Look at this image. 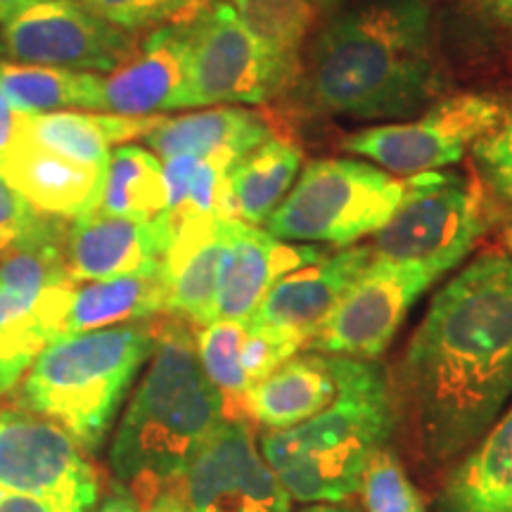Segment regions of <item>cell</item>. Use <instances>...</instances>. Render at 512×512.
I'll return each instance as SVG.
<instances>
[{
    "instance_id": "6da1fadb",
    "label": "cell",
    "mask_w": 512,
    "mask_h": 512,
    "mask_svg": "<svg viewBox=\"0 0 512 512\" xmlns=\"http://www.w3.org/2000/svg\"><path fill=\"white\" fill-rule=\"evenodd\" d=\"M399 411L427 465H448L512 399V256L486 249L434 294L396 377Z\"/></svg>"
},
{
    "instance_id": "7a4b0ae2",
    "label": "cell",
    "mask_w": 512,
    "mask_h": 512,
    "mask_svg": "<svg viewBox=\"0 0 512 512\" xmlns=\"http://www.w3.org/2000/svg\"><path fill=\"white\" fill-rule=\"evenodd\" d=\"M427 0H375L320 31L304 76L313 110L349 119H399L439 91Z\"/></svg>"
},
{
    "instance_id": "3957f363",
    "label": "cell",
    "mask_w": 512,
    "mask_h": 512,
    "mask_svg": "<svg viewBox=\"0 0 512 512\" xmlns=\"http://www.w3.org/2000/svg\"><path fill=\"white\" fill-rule=\"evenodd\" d=\"M155 349L150 368L121 415L110 448L117 482L150 503L178 486L200 448L226 420L221 394L204 375L197 337L188 320H152Z\"/></svg>"
},
{
    "instance_id": "277c9868",
    "label": "cell",
    "mask_w": 512,
    "mask_h": 512,
    "mask_svg": "<svg viewBox=\"0 0 512 512\" xmlns=\"http://www.w3.org/2000/svg\"><path fill=\"white\" fill-rule=\"evenodd\" d=\"M328 358L337 382L335 399L302 425L268 432L259 446L299 503H342L354 496L373 453L387 446L394 430V389L380 363Z\"/></svg>"
},
{
    "instance_id": "5b68a950",
    "label": "cell",
    "mask_w": 512,
    "mask_h": 512,
    "mask_svg": "<svg viewBox=\"0 0 512 512\" xmlns=\"http://www.w3.org/2000/svg\"><path fill=\"white\" fill-rule=\"evenodd\" d=\"M152 320L57 339L19 380L17 406L55 420L83 451L100 448L133 377L155 349Z\"/></svg>"
},
{
    "instance_id": "8992f818",
    "label": "cell",
    "mask_w": 512,
    "mask_h": 512,
    "mask_svg": "<svg viewBox=\"0 0 512 512\" xmlns=\"http://www.w3.org/2000/svg\"><path fill=\"white\" fill-rule=\"evenodd\" d=\"M403 195L406 178L356 159H316L264 226L278 240L344 249L380 230Z\"/></svg>"
},
{
    "instance_id": "52a82bcc",
    "label": "cell",
    "mask_w": 512,
    "mask_h": 512,
    "mask_svg": "<svg viewBox=\"0 0 512 512\" xmlns=\"http://www.w3.org/2000/svg\"><path fill=\"white\" fill-rule=\"evenodd\" d=\"M64 219L48 221L0 256V394L12 392L38 354L62 339L72 287Z\"/></svg>"
},
{
    "instance_id": "ba28073f",
    "label": "cell",
    "mask_w": 512,
    "mask_h": 512,
    "mask_svg": "<svg viewBox=\"0 0 512 512\" xmlns=\"http://www.w3.org/2000/svg\"><path fill=\"white\" fill-rule=\"evenodd\" d=\"M491 223L477 183L458 174L411 176L392 219L373 233L370 259L418 268L432 280L456 268Z\"/></svg>"
},
{
    "instance_id": "9c48e42d",
    "label": "cell",
    "mask_w": 512,
    "mask_h": 512,
    "mask_svg": "<svg viewBox=\"0 0 512 512\" xmlns=\"http://www.w3.org/2000/svg\"><path fill=\"white\" fill-rule=\"evenodd\" d=\"M188 86L183 110L259 105L285 91L294 74L242 22L230 3L211 0L188 19Z\"/></svg>"
},
{
    "instance_id": "30bf717a",
    "label": "cell",
    "mask_w": 512,
    "mask_h": 512,
    "mask_svg": "<svg viewBox=\"0 0 512 512\" xmlns=\"http://www.w3.org/2000/svg\"><path fill=\"white\" fill-rule=\"evenodd\" d=\"M503 117L505 105L494 95L458 93L439 100L420 119L358 131L342 147L396 176L411 178L460 162Z\"/></svg>"
},
{
    "instance_id": "8fae6325",
    "label": "cell",
    "mask_w": 512,
    "mask_h": 512,
    "mask_svg": "<svg viewBox=\"0 0 512 512\" xmlns=\"http://www.w3.org/2000/svg\"><path fill=\"white\" fill-rule=\"evenodd\" d=\"M0 489L95 508L98 472L55 420L10 406L0 411Z\"/></svg>"
},
{
    "instance_id": "7c38bea8",
    "label": "cell",
    "mask_w": 512,
    "mask_h": 512,
    "mask_svg": "<svg viewBox=\"0 0 512 512\" xmlns=\"http://www.w3.org/2000/svg\"><path fill=\"white\" fill-rule=\"evenodd\" d=\"M3 48L22 64L110 74L136 53L138 43L79 0H48L3 24Z\"/></svg>"
},
{
    "instance_id": "4fadbf2b",
    "label": "cell",
    "mask_w": 512,
    "mask_h": 512,
    "mask_svg": "<svg viewBox=\"0 0 512 512\" xmlns=\"http://www.w3.org/2000/svg\"><path fill=\"white\" fill-rule=\"evenodd\" d=\"M434 283L418 268L373 261L304 342L306 351L375 361L387 351L418 297Z\"/></svg>"
},
{
    "instance_id": "5bb4252c",
    "label": "cell",
    "mask_w": 512,
    "mask_h": 512,
    "mask_svg": "<svg viewBox=\"0 0 512 512\" xmlns=\"http://www.w3.org/2000/svg\"><path fill=\"white\" fill-rule=\"evenodd\" d=\"M190 512H292V498L261 456L247 422L226 418L181 482Z\"/></svg>"
},
{
    "instance_id": "9a60e30c",
    "label": "cell",
    "mask_w": 512,
    "mask_h": 512,
    "mask_svg": "<svg viewBox=\"0 0 512 512\" xmlns=\"http://www.w3.org/2000/svg\"><path fill=\"white\" fill-rule=\"evenodd\" d=\"M188 22L152 29L121 67L102 79L100 112L155 117L183 110L188 86Z\"/></svg>"
},
{
    "instance_id": "2e32d148",
    "label": "cell",
    "mask_w": 512,
    "mask_h": 512,
    "mask_svg": "<svg viewBox=\"0 0 512 512\" xmlns=\"http://www.w3.org/2000/svg\"><path fill=\"white\" fill-rule=\"evenodd\" d=\"M169 242V230L159 216L140 221L88 214L67 228L64 266L74 283L152 273L162 266Z\"/></svg>"
},
{
    "instance_id": "e0dca14e",
    "label": "cell",
    "mask_w": 512,
    "mask_h": 512,
    "mask_svg": "<svg viewBox=\"0 0 512 512\" xmlns=\"http://www.w3.org/2000/svg\"><path fill=\"white\" fill-rule=\"evenodd\" d=\"M368 264V247H344L337 254L294 268L275 280L247 325L287 332L306 342Z\"/></svg>"
},
{
    "instance_id": "ac0fdd59",
    "label": "cell",
    "mask_w": 512,
    "mask_h": 512,
    "mask_svg": "<svg viewBox=\"0 0 512 512\" xmlns=\"http://www.w3.org/2000/svg\"><path fill=\"white\" fill-rule=\"evenodd\" d=\"M323 256L316 247L285 245V240L273 238L268 230L240 219L226 221L216 285V320L247 323L275 280Z\"/></svg>"
},
{
    "instance_id": "d6986e66",
    "label": "cell",
    "mask_w": 512,
    "mask_h": 512,
    "mask_svg": "<svg viewBox=\"0 0 512 512\" xmlns=\"http://www.w3.org/2000/svg\"><path fill=\"white\" fill-rule=\"evenodd\" d=\"M0 176L36 211L74 221L98 204L105 169L74 162L24 136L0 155Z\"/></svg>"
},
{
    "instance_id": "ffe728a7",
    "label": "cell",
    "mask_w": 512,
    "mask_h": 512,
    "mask_svg": "<svg viewBox=\"0 0 512 512\" xmlns=\"http://www.w3.org/2000/svg\"><path fill=\"white\" fill-rule=\"evenodd\" d=\"M226 242V221H185L171 233L162 259L166 292L164 313L188 323L209 325L216 320V285Z\"/></svg>"
},
{
    "instance_id": "44dd1931",
    "label": "cell",
    "mask_w": 512,
    "mask_h": 512,
    "mask_svg": "<svg viewBox=\"0 0 512 512\" xmlns=\"http://www.w3.org/2000/svg\"><path fill=\"white\" fill-rule=\"evenodd\" d=\"M335 394L337 382L330 358L316 351H297L249 387L245 413L268 427V432L290 430L318 415Z\"/></svg>"
},
{
    "instance_id": "7402d4cb",
    "label": "cell",
    "mask_w": 512,
    "mask_h": 512,
    "mask_svg": "<svg viewBox=\"0 0 512 512\" xmlns=\"http://www.w3.org/2000/svg\"><path fill=\"white\" fill-rule=\"evenodd\" d=\"M434 512H512V406L453 467Z\"/></svg>"
},
{
    "instance_id": "603a6c76",
    "label": "cell",
    "mask_w": 512,
    "mask_h": 512,
    "mask_svg": "<svg viewBox=\"0 0 512 512\" xmlns=\"http://www.w3.org/2000/svg\"><path fill=\"white\" fill-rule=\"evenodd\" d=\"M271 138V126L261 114L235 105H216L209 110L164 119L145 143L157 157L176 155H226L242 157Z\"/></svg>"
},
{
    "instance_id": "cb8c5ba5",
    "label": "cell",
    "mask_w": 512,
    "mask_h": 512,
    "mask_svg": "<svg viewBox=\"0 0 512 512\" xmlns=\"http://www.w3.org/2000/svg\"><path fill=\"white\" fill-rule=\"evenodd\" d=\"M164 117H121L107 112H50L27 114L24 136L74 162L105 169L112 147L145 138Z\"/></svg>"
},
{
    "instance_id": "d4e9b609",
    "label": "cell",
    "mask_w": 512,
    "mask_h": 512,
    "mask_svg": "<svg viewBox=\"0 0 512 512\" xmlns=\"http://www.w3.org/2000/svg\"><path fill=\"white\" fill-rule=\"evenodd\" d=\"M159 268L152 273L76 283L69 294L62 337L133 323V320H150L164 313L166 292Z\"/></svg>"
},
{
    "instance_id": "484cf974",
    "label": "cell",
    "mask_w": 512,
    "mask_h": 512,
    "mask_svg": "<svg viewBox=\"0 0 512 512\" xmlns=\"http://www.w3.org/2000/svg\"><path fill=\"white\" fill-rule=\"evenodd\" d=\"M0 91L22 114L100 112L102 76L38 64L0 62Z\"/></svg>"
},
{
    "instance_id": "4316f807",
    "label": "cell",
    "mask_w": 512,
    "mask_h": 512,
    "mask_svg": "<svg viewBox=\"0 0 512 512\" xmlns=\"http://www.w3.org/2000/svg\"><path fill=\"white\" fill-rule=\"evenodd\" d=\"M299 166L302 150L275 138H268L235 159L228 169V190L238 209V219L249 226H264L290 192Z\"/></svg>"
},
{
    "instance_id": "83f0119b",
    "label": "cell",
    "mask_w": 512,
    "mask_h": 512,
    "mask_svg": "<svg viewBox=\"0 0 512 512\" xmlns=\"http://www.w3.org/2000/svg\"><path fill=\"white\" fill-rule=\"evenodd\" d=\"M166 207L162 162L143 145L114 147L105 166L98 204L91 214L152 221Z\"/></svg>"
},
{
    "instance_id": "f1b7e54d",
    "label": "cell",
    "mask_w": 512,
    "mask_h": 512,
    "mask_svg": "<svg viewBox=\"0 0 512 512\" xmlns=\"http://www.w3.org/2000/svg\"><path fill=\"white\" fill-rule=\"evenodd\" d=\"M247 335V323L238 320H214L204 325L197 335V356L207 380L221 394L226 418H240L245 413V394L249 380L242 368V342Z\"/></svg>"
},
{
    "instance_id": "f546056e",
    "label": "cell",
    "mask_w": 512,
    "mask_h": 512,
    "mask_svg": "<svg viewBox=\"0 0 512 512\" xmlns=\"http://www.w3.org/2000/svg\"><path fill=\"white\" fill-rule=\"evenodd\" d=\"M233 8L242 22L297 72L299 48L318 12L316 0H233Z\"/></svg>"
},
{
    "instance_id": "4dcf8cb0",
    "label": "cell",
    "mask_w": 512,
    "mask_h": 512,
    "mask_svg": "<svg viewBox=\"0 0 512 512\" xmlns=\"http://www.w3.org/2000/svg\"><path fill=\"white\" fill-rule=\"evenodd\" d=\"M366 512H425V503L392 448H377L363 472L361 489Z\"/></svg>"
},
{
    "instance_id": "1f68e13d",
    "label": "cell",
    "mask_w": 512,
    "mask_h": 512,
    "mask_svg": "<svg viewBox=\"0 0 512 512\" xmlns=\"http://www.w3.org/2000/svg\"><path fill=\"white\" fill-rule=\"evenodd\" d=\"M79 3L114 27L136 34L164 24L188 22L202 8H207L211 0H79Z\"/></svg>"
},
{
    "instance_id": "d6a6232c",
    "label": "cell",
    "mask_w": 512,
    "mask_h": 512,
    "mask_svg": "<svg viewBox=\"0 0 512 512\" xmlns=\"http://www.w3.org/2000/svg\"><path fill=\"white\" fill-rule=\"evenodd\" d=\"M304 349V342L299 337L287 335L280 330H266V328H249L245 342H242V368L249 380V387L285 363L287 358Z\"/></svg>"
},
{
    "instance_id": "836d02e7",
    "label": "cell",
    "mask_w": 512,
    "mask_h": 512,
    "mask_svg": "<svg viewBox=\"0 0 512 512\" xmlns=\"http://www.w3.org/2000/svg\"><path fill=\"white\" fill-rule=\"evenodd\" d=\"M475 157L491 188L512 207V112H505L501 124L479 140Z\"/></svg>"
},
{
    "instance_id": "e575fe53",
    "label": "cell",
    "mask_w": 512,
    "mask_h": 512,
    "mask_svg": "<svg viewBox=\"0 0 512 512\" xmlns=\"http://www.w3.org/2000/svg\"><path fill=\"white\" fill-rule=\"evenodd\" d=\"M48 221L0 176V256L24 242Z\"/></svg>"
},
{
    "instance_id": "d590c367",
    "label": "cell",
    "mask_w": 512,
    "mask_h": 512,
    "mask_svg": "<svg viewBox=\"0 0 512 512\" xmlns=\"http://www.w3.org/2000/svg\"><path fill=\"white\" fill-rule=\"evenodd\" d=\"M0 512H91V508L81 503L55 501V498H38L0 489Z\"/></svg>"
},
{
    "instance_id": "8d00e7d4",
    "label": "cell",
    "mask_w": 512,
    "mask_h": 512,
    "mask_svg": "<svg viewBox=\"0 0 512 512\" xmlns=\"http://www.w3.org/2000/svg\"><path fill=\"white\" fill-rule=\"evenodd\" d=\"M24 121H27V114L17 112L0 91V155L24 138Z\"/></svg>"
},
{
    "instance_id": "74e56055",
    "label": "cell",
    "mask_w": 512,
    "mask_h": 512,
    "mask_svg": "<svg viewBox=\"0 0 512 512\" xmlns=\"http://www.w3.org/2000/svg\"><path fill=\"white\" fill-rule=\"evenodd\" d=\"M143 512H190L188 503H185L181 484L159 491V494L145 505Z\"/></svg>"
},
{
    "instance_id": "f35d334b",
    "label": "cell",
    "mask_w": 512,
    "mask_h": 512,
    "mask_svg": "<svg viewBox=\"0 0 512 512\" xmlns=\"http://www.w3.org/2000/svg\"><path fill=\"white\" fill-rule=\"evenodd\" d=\"M98 512H143V508H140L138 498L133 496L131 491L119 489L100 505Z\"/></svg>"
},
{
    "instance_id": "ab89813d",
    "label": "cell",
    "mask_w": 512,
    "mask_h": 512,
    "mask_svg": "<svg viewBox=\"0 0 512 512\" xmlns=\"http://www.w3.org/2000/svg\"><path fill=\"white\" fill-rule=\"evenodd\" d=\"M475 3L498 24L512 29V0H475Z\"/></svg>"
},
{
    "instance_id": "60d3db41",
    "label": "cell",
    "mask_w": 512,
    "mask_h": 512,
    "mask_svg": "<svg viewBox=\"0 0 512 512\" xmlns=\"http://www.w3.org/2000/svg\"><path fill=\"white\" fill-rule=\"evenodd\" d=\"M38 3H48V0H0V24L10 22L19 12L34 8Z\"/></svg>"
},
{
    "instance_id": "b9f144b4",
    "label": "cell",
    "mask_w": 512,
    "mask_h": 512,
    "mask_svg": "<svg viewBox=\"0 0 512 512\" xmlns=\"http://www.w3.org/2000/svg\"><path fill=\"white\" fill-rule=\"evenodd\" d=\"M501 238H503L505 252L512 256V207H508V211H505L501 219Z\"/></svg>"
},
{
    "instance_id": "7bdbcfd3",
    "label": "cell",
    "mask_w": 512,
    "mask_h": 512,
    "mask_svg": "<svg viewBox=\"0 0 512 512\" xmlns=\"http://www.w3.org/2000/svg\"><path fill=\"white\" fill-rule=\"evenodd\" d=\"M302 512H356V510L339 503H309Z\"/></svg>"
},
{
    "instance_id": "ee69618b",
    "label": "cell",
    "mask_w": 512,
    "mask_h": 512,
    "mask_svg": "<svg viewBox=\"0 0 512 512\" xmlns=\"http://www.w3.org/2000/svg\"><path fill=\"white\" fill-rule=\"evenodd\" d=\"M344 0H316L318 12H335L337 8H342Z\"/></svg>"
}]
</instances>
